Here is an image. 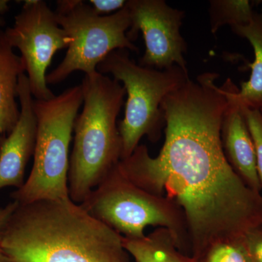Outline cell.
Returning <instances> with one entry per match:
<instances>
[{"label": "cell", "mask_w": 262, "mask_h": 262, "mask_svg": "<svg viewBox=\"0 0 262 262\" xmlns=\"http://www.w3.org/2000/svg\"><path fill=\"white\" fill-rule=\"evenodd\" d=\"M218 74L189 79L161 103L165 142L153 158L141 144L118 167L127 179L173 202L185 217L194 257L212 244L241 239L262 224V195L246 185L229 165L222 146L228 87Z\"/></svg>", "instance_id": "obj_1"}, {"label": "cell", "mask_w": 262, "mask_h": 262, "mask_svg": "<svg viewBox=\"0 0 262 262\" xmlns=\"http://www.w3.org/2000/svg\"><path fill=\"white\" fill-rule=\"evenodd\" d=\"M2 247L8 262H132L122 236L70 198L18 204Z\"/></svg>", "instance_id": "obj_2"}, {"label": "cell", "mask_w": 262, "mask_h": 262, "mask_svg": "<svg viewBox=\"0 0 262 262\" xmlns=\"http://www.w3.org/2000/svg\"><path fill=\"white\" fill-rule=\"evenodd\" d=\"M83 108L74 124V144L68 172L69 196L77 204L106 179L121 160L117 118L126 94L115 79L96 72L82 83Z\"/></svg>", "instance_id": "obj_3"}, {"label": "cell", "mask_w": 262, "mask_h": 262, "mask_svg": "<svg viewBox=\"0 0 262 262\" xmlns=\"http://www.w3.org/2000/svg\"><path fill=\"white\" fill-rule=\"evenodd\" d=\"M83 103L81 84L50 100H34L37 119L34 163L22 187L10 194L18 204L70 198L68 172L74 124Z\"/></svg>", "instance_id": "obj_4"}, {"label": "cell", "mask_w": 262, "mask_h": 262, "mask_svg": "<svg viewBox=\"0 0 262 262\" xmlns=\"http://www.w3.org/2000/svg\"><path fill=\"white\" fill-rule=\"evenodd\" d=\"M90 215L128 239L145 237L146 227L168 229L179 251L190 256L184 213L177 204L138 187L124 176L118 163L83 203Z\"/></svg>", "instance_id": "obj_5"}, {"label": "cell", "mask_w": 262, "mask_h": 262, "mask_svg": "<svg viewBox=\"0 0 262 262\" xmlns=\"http://www.w3.org/2000/svg\"><path fill=\"white\" fill-rule=\"evenodd\" d=\"M96 70L113 75L123 84L127 94L125 117L118 125L121 160L132 155L144 136L153 143L159 140L165 125L162 101L186 83L189 79L187 72L177 65L163 70L141 67L131 59L127 49L112 52Z\"/></svg>", "instance_id": "obj_6"}, {"label": "cell", "mask_w": 262, "mask_h": 262, "mask_svg": "<svg viewBox=\"0 0 262 262\" xmlns=\"http://www.w3.org/2000/svg\"><path fill=\"white\" fill-rule=\"evenodd\" d=\"M55 13L72 42L63 61L46 76L48 84L60 83L75 71L97 72L98 65L115 50L139 52L127 37L131 19L126 5L113 14L101 15L85 2L60 0Z\"/></svg>", "instance_id": "obj_7"}, {"label": "cell", "mask_w": 262, "mask_h": 262, "mask_svg": "<svg viewBox=\"0 0 262 262\" xmlns=\"http://www.w3.org/2000/svg\"><path fill=\"white\" fill-rule=\"evenodd\" d=\"M10 46L18 48L25 63L29 87L36 100L56 96L48 87L46 72L57 51L68 48L72 39L57 21L56 14L42 0L24 2L13 27L5 29Z\"/></svg>", "instance_id": "obj_8"}, {"label": "cell", "mask_w": 262, "mask_h": 262, "mask_svg": "<svg viewBox=\"0 0 262 262\" xmlns=\"http://www.w3.org/2000/svg\"><path fill=\"white\" fill-rule=\"evenodd\" d=\"M126 6L131 19L127 38L133 42L141 32L145 42V53L139 64L158 70L177 65L188 73L184 58L187 44L180 32L184 12L163 0H128Z\"/></svg>", "instance_id": "obj_9"}, {"label": "cell", "mask_w": 262, "mask_h": 262, "mask_svg": "<svg viewBox=\"0 0 262 262\" xmlns=\"http://www.w3.org/2000/svg\"><path fill=\"white\" fill-rule=\"evenodd\" d=\"M18 98L20 105L18 121L0 146V190L5 187H22L26 182L27 164L35 149L37 119L25 73L19 77Z\"/></svg>", "instance_id": "obj_10"}, {"label": "cell", "mask_w": 262, "mask_h": 262, "mask_svg": "<svg viewBox=\"0 0 262 262\" xmlns=\"http://www.w3.org/2000/svg\"><path fill=\"white\" fill-rule=\"evenodd\" d=\"M228 104L224 114L221 130L224 152L229 165L246 185L261 193L262 186L252 138L242 108L235 98L239 89L230 79H228Z\"/></svg>", "instance_id": "obj_11"}, {"label": "cell", "mask_w": 262, "mask_h": 262, "mask_svg": "<svg viewBox=\"0 0 262 262\" xmlns=\"http://www.w3.org/2000/svg\"><path fill=\"white\" fill-rule=\"evenodd\" d=\"M25 72L23 59L15 54L5 31L0 29V146L18 121V80Z\"/></svg>", "instance_id": "obj_12"}, {"label": "cell", "mask_w": 262, "mask_h": 262, "mask_svg": "<svg viewBox=\"0 0 262 262\" xmlns=\"http://www.w3.org/2000/svg\"><path fill=\"white\" fill-rule=\"evenodd\" d=\"M232 32L246 38L253 48L254 62L247 82L235 94L237 102L242 106L260 110L262 108V13H254L248 24L231 27Z\"/></svg>", "instance_id": "obj_13"}, {"label": "cell", "mask_w": 262, "mask_h": 262, "mask_svg": "<svg viewBox=\"0 0 262 262\" xmlns=\"http://www.w3.org/2000/svg\"><path fill=\"white\" fill-rule=\"evenodd\" d=\"M122 244L135 262H194L190 256L179 251L168 229L161 227L144 238L122 237Z\"/></svg>", "instance_id": "obj_14"}, {"label": "cell", "mask_w": 262, "mask_h": 262, "mask_svg": "<svg viewBox=\"0 0 262 262\" xmlns=\"http://www.w3.org/2000/svg\"><path fill=\"white\" fill-rule=\"evenodd\" d=\"M209 13L211 32L215 34L225 24L231 27L248 24L255 13L248 0H213Z\"/></svg>", "instance_id": "obj_15"}, {"label": "cell", "mask_w": 262, "mask_h": 262, "mask_svg": "<svg viewBox=\"0 0 262 262\" xmlns=\"http://www.w3.org/2000/svg\"><path fill=\"white\" fill-rule=\"evenodd\" d=\"M191 258L194 262H252L243 238L218 241Z\"/></svg>", "instance_id": "obj_16"}, {"label": "cell", "mask_w": 262, "mask_h": 262, "mask_svg": "<svg viewBox=\"0 0 262 262\" xmlns=\"http://www.w3.org/2000/svg\"><path fill=\"white\" fill-rule=\"evenodd\" d=\"M241 105V104H239ZM254 145L258 177L262 186V114L260 110L241 105Z\"/></svg>", "instance_id": "obj_17"}, {"label": "cell", "mask_w": 262, "mask_h": 262, "mask_svg": "<svg viewBox=\"0 0 262 262\" xmlns=\"http://www.w3.org/2000/svg\"><path fill=\"white\" fill-rule=\"evenodd\" d=\"M243 241L252 262H262V224L248 231Z\"/></svg>", "instance_id": "obj_18"}, {"label": "cell", "mask_w": 262, "mask_h": 262, "mask_svg": "<svg viewBox=\"0 0 262 262\" xmlns=\"http://www.w3.org/2000/svg\"><path fill=\"white\" fill-rule=\"evenodd\" d=\"M98 15H107L114 11H119L126 5L125 0H91L89 2Z\"/></svg>", "instance_id": "obj_19"}, {"label": "cell", "mask_w": 262, "mask_h": 262, "mask_svg": "<svg viewBox=\"0 0 262 262\" xmlns=\"http://www.w3.org/2000/svg\"><path fill=\"white\" fill-rule=\"evenodd\" d=\"M18 205V203L17 202L13 201L7 204L6 206L0 208V262H8L5 258L4 253H3V247H2L3 234H4L5 226Z\"/></svg>", "instance_id": "obj_20"}, {"label": "cell", "mask_w": 262, "mask_h": 262, "mask_svg": "<svg viewBox=\"0 0 262 262\" xmlns=\"http://www.w3.org/2000/svg\"><path fill=\"white\" fill-rule=\"evenodd\" d=\"M9 1L7 0H0V15L4 14L9 10ZM5 22L3 19L0 17V27L4 25Z\"/></svg>", "instance_id": "obj_21"}, {"label": "cell", "mask_w": 262, "mask_h": 262, "mask_svg": "<svg viewBox=\"0 0 262 262\" xmlns=\"http://www.w3.org/2000/svg\"><path fill=\"white\" fill-rule=\"evenodd\" d=\"M260 111H261V113L262 114V108H260Z\"/></svg>", "instance_id": "obj_22"}]
</instances>
